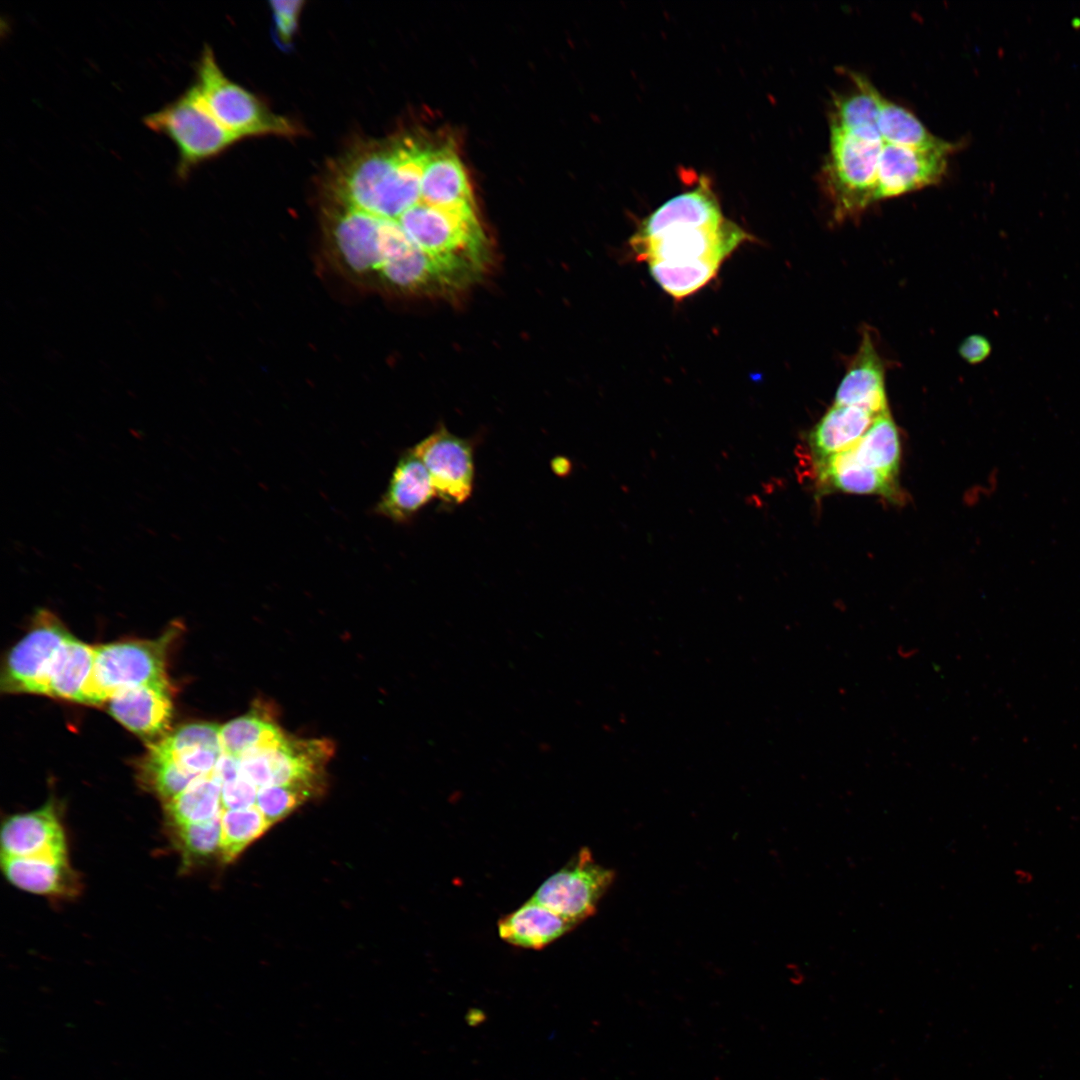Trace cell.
I'll list each match as a JSON object with an SVG mask.
<instances>
[{
    "label": "cell",
    "mask_w": 1080,
    "mask_h": 1080,
    "mask_svg": "<svg viewBox=\"0 0 1080 1080\" xmlns=\"http://www.w3.org/2000/svg\"><path fill=\"white\" fill-rule=\"evenodd\" d=\"M430 151L409 137L364 146L335 166L324 204L395 222L420 202Z\"/></svg>",
    "instance_id": "obj_1"
},
{
    "label": "cell",
    "mask_w": 1080,
    "mask_h": 1080,
    "mask_svg": "<svg viewBox=\"0 0 1080 1080\" xmlns=\"http://www.w3.org/2000/svg\"><path fill=\"white\" fill-rule=\"evenodd\" d=\"M742 228L724 219L711 225H679L649 237L632 236L636 258L647 262L658 285L682 299L705 286L722 262L750 239Z\"/></svg>",
    "instance_id": "obj_2"
},
{
    "label": "cell",
    "mask_w": 1080,
    "mask_h": 1080,
    "mask_svg": "<svg viewBox=\"0 0 1080 1080\" xmlns=\"http://www.w3.org/2000/svg\"><path fill=\"white\" fill-rule=\"evenodd\" d=\"M882 147L878 128L850 132L830 129L829 151L821 178L837 220L856 216L875 202Z\"/></svg>",
    "instance_id": "obj_3"
},
{
    "label": "cell",
    "mask_w": 1080,
    "mask_h": 1080,
    "mask_svg": "<svg viewBox=\"0 0 1080 1080\" xmlns=\"http://www.w3.org/2000/svg\"><path fill=\"white\" fill-rule=\"evenodd\" d=\"M193 85L214 118L240 139L260 135L289 137L301 132L292 120L272 112L254 94L228 78L208 45L195 63Z\"/></svg>",
    "instance_id": "obj_4"
},
{
    "label": "cell",
    "mask_w": 1080,
    "mask_h": 1080,
    "mask_svg": "<svg viewBox=\"0 0 1080 1080\" xmlns=\"http://www.w3.org/2000/svg\"><path fill=\"white\" fill-rule=\"evenodd\" d=\"M179 630L169 628L153 640H128L94 646V664L82 704L100 705L117 692L142 685L170 686L167 655Z\"/></svg>",
    "instance_id": "obj_5"
},
{
    "label": "cell",
    "mask_w": 1080,
    "mask_h": 1080,
    "mask_svg": "<svg viewBox=\"0 0 1080 1080\" xmlns=\"http://www.w3.org/2000/svg\"><path fill=\"white\" fill-rule=\"evenodd\" d=\"M151 131L176 147V176L184 181L199 164L219 155L240 138L225 129L203 104L192 84L176 99L143 118Z\"/></svg>",
    "instance_id": "obj_6"
},
{
    "label": "cell",
    "mask_w": 1080,
    "mask_h": 1080,
    "mask_svg": "<svg viewBox=\"0 0 1080 1080\" xmlns=\"http://www.w3.org/2000/svg\"><path fill=\"white\" fill-rule=\"evenodd\" d=\"M394 223L412 246L413 254L487 263V238L475 207L449 208L419 202Z\"/></svg>",
    "instance_id": "obj_7"
},
{
    "label": "cell",
    "mask_w": 1080,
    "mask_h": 1080,
    "mask_svg": "<svg viewBox=\"0 0 1080 1080\" xmlns=\"http://www.w3.org/2000/svg\"><path fill=\"white\" fill-rule=\"evenodd\" d=\"M615 879V871L598 863L587 847L545 879L531 899L579 925L597 910Z\"/></svg>",
    "instance_id": "obj_8"
},
{
    "label": "cell",
    "mask_w": 1080,
    "mask_h": 1080,
    "mask_svg": "<svg viewBox=\"0 0 1080 1080\" xmlns=\"http://www.w3.org/2000/svg\"><path fill=\"white\" fill-rule=\"evenodd\" d=\"M70 636L56 615L45 609L38 610L30 630L6 658L0 678L1 690L43 695L49 669Z\"/></svg>",
    "instance_id": "obj_9"
},
{
    "label": "cell",
    "mask_w": 1080,
    "mask_h": 1080,
    "mask_svg": "<svg viewBox=\"0 0 1080 1080\" xmlns=\"http://www.w3.org/2000/svg\"><path fill=\"white\" fill-rule=\"evenodd\" d=\"M411 449L428 471L436 497L449 505L470 498L475 474L472 440L441 425Z\"/></svg>",
    "instance_id": "obj_10"
},
{
    "label": "cell",
    "mask_w": 1080,
    "mask_h": 1080,
    "mask_svg": "<svg viewBox=\"0 0 1080 1080\" xmlns=\"http://www.w3.org/2000/svg\"><path fill=\"white\" fill-rule=\"evenodd\" d=\"M948 155L883 142L877 168L875 201L939 183L947 171Z\"/></svg>",
    "instance_id": "obj_11"
},
{
    "label": "cell",
    "mask_w": 1080,
    "mask_h": 1080,
    "mask_svg": "<svg viewBox=\"0 0 1080 1080\" xmlns=\"http://www.w3.org/2000/svg\"><path fill=\"white\" fill-rule=\"evenodd\" d=\"M1 856L69 859L64 827L52 802L3 822Z\"/></svg>",
    "instance_id": "obj_12"
},
{
    "label": "cell",
    "mask_w": 1080,
    "mask_h": 1080,
    "mask_svg": "<svg viewBox=\"0 0 1080 1080\" xmlns=\"http://www.w3.org/2000/svg\"><path fill=\"white\" fill-rule=\"evenodd\" d=\"M107 703L110 714L143 739L154 743L168 734L173 713L170 686L142 685L124 689Z\"/></svg>",
    "instance_id": "obj_13"
},
{
    "label": "cell",
    "mask_w": 1080,
    "mask_h": 1080,
    "mask_svg": "<svg viewBox=\"0 0 1080 1080\" xmlns=\"http://www.w3.org/2000/svg\"><path fill=\"white\" fill-rule=\"evenodd\" d=\"M834 404L859 407L875 416L889 411L883 361L866 330L836 390Z\"/></svg>",
    "instance_id": "obj_14"
},
{
    "label": "cell",
    "mask_w": 1080,
    "mask_h": 1080,
    "mask_svg": "<svg viewBox=\"0 0 1080 1080\" xmlns=\"http://www.w3.org/2000/svg\"><path fill=\"white\" fill-rule=\"evenodd\" d=\"M434 497L436 492L428 471L409 449L399 458L375 511L394 522L408 523Z\"/></svg>",
    "instance_id": "obj_15"
},
{
    "label": "cell",
    "mask_w": 1080,
    "mask_h": 1080,
    "mask_svg": "<svg viewBox=\"0 0 1080 1080\" xmlns=\"http://www.w3.org/2000/svg\"><path fill=\"white\" fill-rule=\"evenodd\" d=\"M724 219L709 179L702 177L695 188L674 196L653 211L633 236L649 237L674 226L711 225Z\"/></svg>",
    "instance_id": "obj_16"
},
{
    "label": "cell",
    "mask_w": 1080,
    "mask_h": 1080,
    "mask_svg": "<svg viewBox=\"0 0 1080 1080\" xmlns=\"http://www.w3.org/2000/svg\"><path fill=\"white\" fill-rule=\"evenodd\" d=\"M420 202L438 207H475L468 176L452 145L431 149L423 172Z\"/></svg>",
    "instance_id": "obj_17"
},
{
    "label": "cell",
    "mask_w": 1080,
    "mask_h": 1080,
    "mask_svg": "<svg viewBox=\"0 0 1080 1080\" xmlns=\"http://www.w3.org/2000/svg\"><path fill=\"white\" fill-rule=\"evenodd\" d=\"M577 926L531 898L497 923L503 941L533 950L545 948Z\"/></svg>",
    "instance_id": "obj_18"
},
{
    "label": "cell",
    "mask_w": 1080,
    "mask_h": 1080,
    "mask_svg": "<svg viewBox=\"0 0 1080 1080\" xmlns=\"http://www.w3.org/2000/svg\"><path fill=\"white\" fill-rule=\"evenodd\" d=\"M818 489L825 491L839 490L860 495H881L889 500H898L899 487L882 474L858 464L851 449L814 462Z\"/></svg>",
    "instance_id": "obj_19"
},
{
    "label": "cell",
    "mask_w": 1080,
    "mask_h": 1080,
    "mask_svg": "<svg viewBox=\"0 0 1080 1080\" xmlns=\"http://www.w3.org/2000/svg\"><path fill=\"white\" fill-rule=\"evenodd\" d=\"M1 866L9 882L30 893L69 897L79 891L78 877L70 861L1 856Z\"/></svg>",
    "instance_id": "obj_20"
},
{
    "label": "cell",
    "mask_w": 1080,
    "mask_h": 1080,
    "mask_svg": "<svg viewBox=\"0 0 1080 1080\" xmlns=\"http://www.w3.org/2000/svg\"><path fill=\"white\" fill-rule=\"evenodd\" d=\"M875 417L859 407L833 404L808 433L807 444L813 461L826 459L853 447Z\"/></svg>",
    "instance_id": "obj_21"
},
{
    "label": "cell",
    "mask_w": 1080,
    "mask_h": 1080,
    "mask_svg": "<svg viewBox=\"0 0 1080 1080\" xmlns=\"http://www.w3.org/2000/svg\"><path fill=\"white\" fill-rule=\"evenodd\" d=\"M94 654V646L71 635L56 654L43 695L82 703L84 689L93 669Z\"/></svg>",
    "instance_id": "obj_22"
},
{
    "label": "cell",
    "mask_w": 1080,
    "mask_h": 1080,
    "mask_svg": "<svg viewBox=\"0 0 1080 1080\" xmlns=\"http://www.w3.org/2000/svg\"><path fill=\"white\" fill-rule=\"evenodd\" d=\"M852 87L833 95L830 111V129L850 132L863 128H878V117L883 96L863 75L850 73Z\"/></svg>",
    "instance_id": "obj_23"
},
{
    "label": "cell",
    "mask_w": 1080,
    "mask_h": 1080,
    "mask_svg": "<svg viewBox=\"0 0 1080 1080\" xmlns=\"http://www.w3.org/2000/svg\"><path fill=\"white\" fill-rule=\"evenodd\" d=\"M877 125L884 143L948 154L959 146L935 136L911 111L884 97Z\"/></svg>",
    "instance_id": "obj_24"
},
{
    "label": "cell",
    "mask_w": 1080,
    "mask_h": 1080,
    "mask_svg": "<svg viewBox=\"0 0 1080 1080\" xmlns=\"http://www.w3.org/2000/svg\"><path fill=\"white\" fill-rule=\"evenodd\" d=\"M850 449L858 464L896 481L901 444L896 424L889 411L876 416L864 435Z\"/></svg>",
    "instance_id": "obj_25"
},
{
    "label": "cell",
    "mask_w": 1080,
    "mask_h": 1080,
    "mask_svg": "<svg viewBox=\"0 0 1080 1080\" xmlns=\"http://www.w3.org/2000/svg\"><path fill=\"white\" fill-rule=\"evenodd\" d=\"M221 788L222 784L212 773L195 778L185 790L163 804L168 829L220 817Z\"/></svg>",
    "instance_id": "obj_26"
},
{
    "label": "cell",
    "mask_w": 1080,
    "mask_h": 1080,
    "mask_svg": "<svg viewBox=\"0 0 1080 1080\" xmlns=\"http://www.w3.org/2000/svg\"><path fill=\"white\" fill-rule=\"evenodd\" d=\"M222 752L236 758L279 746L287 735L266 711L254 709L220 727Z\"/></svg>",
    "instance_id": "obj_27"
},
{
    "label": "cell",
    "mask_w": 1080,
    "mask_h": 1080,
    "mask_svg": "<svg viewBox=\"0 0 1080 1080\" xmlns=\"http://www.w3.org/2000/svg\"><path fill=\"white\" fill-rule=\"evenodd\" d=\"M221 842L219 856L223 863L233 862L250 844L272 826L257 806L223 810L220 816Z\"/></svg>",
    "instance_id": "obj_28"
},
{
    "label": "cell",
    "mask_w": 1080,
    "mask_h": 1080,
    "mask_svg": "<svg viewBox=\"0 0 1080 1080\" xmlns=\"http://www.w3.org/2000/svg\"><path fill=\"white\" fill-rule=\"evenodd\" d=\"M197 777L184 771L169 756L151 745L139 766L141 783L163 804L180 794Z\"/></svg>",
    "instance_id": "obj_29"
},
{
    "label": "cell",
    "mask_w": 1080,
    "mask_h": 1080,
    "mask_svg": "<svg viewBox=\"0 0 1080 1080\" xmlns=\"http://www.w3.org/2000/svg\"><path fill=\"white\" fill-rule=\"evenodd\" d=\"M171 839L187 863L192 859L207 858L220 851V817L196 824L168 829Z\"/></svg>",
    "instance_id": "obj_30"
},
{
    "label": "cell",
    "mask_w": 1080,
    "mask_h": 1080,
    "mask_svg": "<svg viewBox=\"0 0 1080 1080\" xmlns=\"http://www.w3.org/2000/svg\"><path fill=\"white\" fill-rule=\"evenodd\" d=\"M219 733L220 726L214 723L193 722L178 727L151 744L170 754L197 748L222 752Z\"/></svg>",
    "instance_id": "obj_31"
},
{
    "label": "cell",
    "mask_w": 1080,
    "mask_h": 1080,
    "mask_svg": "<svg viewBox=\"0 0 1080 1080\" xmlns=\"http://www.w3.org/2000/svg\"><path fill=\"white\" fill-rule=\"evenodd\" d=\"M314 793L290 785H271L258 790L256 806L273 825L288 816Z\"/></svg>",
    "instance_id": "obj_32"
},
{
    "label": "cell",
    "mask_w": 1080,
    "mask_h": 1080,
    "mask_svg": "<svg viewBox=\"0 0 1080 1080\" xmlns=\"http://www.w3.org/2000/svg\"><path fill=\"white\" fill-rule=\"evenodd\" d=\"M276 31L282 43L288 44L297 30L304 2L301 0H275L270 2Z\"/></svg>",
    "instance_id": "obj_33"
},
{
    "label": "cell",
    "mask_w": 1080,
    "mask_h": 1080,
    "mask_svg": "<svg viewBox=\"0 0 1080 1080\" xmlns=\"http://www.w3.org/2000/svg\"><path fill=\"white\" fill-rule=\"evenodd\" d=\"M257 787L240 776L238 779L225 783L221 788V805L223 810L245 809L256 804Z\"/></svg>",
    "instance_id": "obj_34"
},
{
    "label": "cell",
    "mask_w": 1080,
    "mask_h": 1080,
    "mask_svg": "<svg viewBox=\"0 0 1080 1080\" xmlns=\"http://www.w3.org/2000/svg\"><path fill=\"white\" fill-rule=\"evenodd\" d=\"M991 353V344L982 335H970L959 346L960 356L970 364L984 361Z\"/></svg>",
    "instance_id": "obj_35"
},
{
    "label": "cell",
    "mask_w": 1080,
    "mask_h": 1080,
    "mask_svg": "<svg viewBox=\"0 0 1080 1080\" xmlns=\"http://www.w3.org/2000/svg\"><path fill=\"white\" fill-rule=\"evenodd\" d=\"M212 774L222 785L238 779L241 776L239 759L222 753Z\"/></svg>",
    "instance_id": "obj_36"
}]
</instances>
